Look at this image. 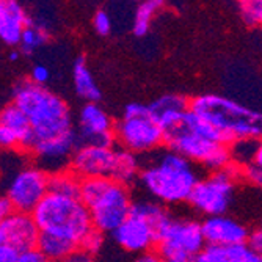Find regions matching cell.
<instances>
[{
  "label": "cell",
  "instance_id": "obj_9",
  "mask_svg": "<svg viewBox=\"0 0 262 262\" xmlns=\"http://www.w3.org/2000/svg\"><path fill=\"white\" fill-rule=\"evenodd\" d=\"M241 174L242 170L239 166L231 165L223 171L209 173L200 178L192 195H190L188 204L206 219L225 215L234 196L237 178Z\"/></svg>",
  "mask_w": 262,
  "mask_h": 262
},
{
  "label": "cell",
  "instance_id": "obj_10",
  "mask_svg": "<svg viewBox=\"0 0 262 262\" xmlns=\"http://www.w3.org/2000/svg\"><path fill=\"white\" fill-rule=\"evenodd\" d=\"M47 193H49V174L38 166H29L13 178L7 198L16 212L32 213Z\"/></svg>",
  "mask_w": 262,
  "mask_h": 262
},
{
  "label": "cell",
  "instance_id": "obj_23",
  "mask_svg": "<svg viewBox=\"0 0 262 262\" xmlns=\"http://www.w3.org/2000/svg\"><path fill=\"white\" fill-rule=\"evenodd\" d=\"M36 248L51 262H63L68 256H71L79 248V245L68 239H61V237L52 234L41 232Z\"/></svg>",
  "mask_w": 262,
  "mask_h": 262
},
{
  "label": "cell",
  "instance_id": "obj_16",
  "mask_svg": "<svg viewBox=\"0 0 262 262\" xmlns=\"http://www.w3.org/2000/svg\"><path fill=\"white\" fill-rule=\"evenodd\" d=\"M0 229L4 232L5 242L19 253L36 248L41 234L32 213H24L16 210L0 225Z\"/></svg>",
  "mask_w": 262,
  "mask_h": 262
},
{
  "label": "cell",
  "instance_id": "obj_29",
  "mask_svg": "<svg viewBox=\"0 0 262 262\" xmlns=\"http://www.w3.org/2000/svg\"><path fill=\"white\" fill-rule=\"evenodd\" d=\"M239 13L247 26L262 27V0H242L239 2Z\"/></svg>",
  "mask_w": 262,
  "mask_h": 262
},
{
  "label": "cell",
  "instance_id": "obj_24",
  "mask_svg": "<svg viewBox=\"0 0 262 262\" xmlns=\"http://www.w3.org/2000/svg\"><path fill=\"white\" fill-rule=\"evenodd\" d=\"M132 215H137L143 220L149 222L154 228H159L171 217L170 210L166 209V206L154 201V200H138L134 201L132 204V210H130Z\"/></svg>",
  "mask_w": 262,
  "mask_h": 262
},
{
  "label": "cell",
  "instance_id": "obj_38",
  "mask_svg": "<svg viewBox=\"0 0 262 262\" xmlns=\"http://www.w3.org/2000/svg\"><path fill=\"white\" fill-rule=\"evenodd\" d=\"M13 212H14V209H13V204L10 203V200L7 196H0V225H2Z\"/></svg>",
  "mask_w": 262,
  "mask_h": 262
},
{
  "label": "cell",
  "instance_id": "obj_15",
  "mask_svg": "<svg viewBox=\"0 0 262 262\" xmlns=\"http://www.w3.org/2000/svg\"><path fill=\"white\" fill-rule=\"evenodd\" d=\"M203 234L207 245L215 247H235L247 245L250 239L248 228L232 217L215 215L207 217L203 222Z\"/></svg>",
  "mask_w": 262,
  "mask_h": 262
},
{
  "label": "cell",
  "instance_id": "obj_31",
  "mask_svg": "<svg viewBox=\"0 0 262 262\" xmlns=\"http://www.w3.org/2000/svg\"><path fill=\"white\" fill-rule=\"evenodd\" d=\"M93 27L96 30V33L101 36L110 35V32L113 29V22H112L110 14L105 10H98L93 16Z\"/></svg>",
  "mask_w": 262,
  "mask_h": 262
},
{
  "label": "cell",
  "instance_id": "obj_13",
  "mask_svg": "<svg viewBox=\"0 0 262 262\" xmlns=\"http://www.w3.org/2000/svg\"><path fill=\"white\" fill-rule=\"evenodd\" d=\"M116 160V148L79 146L71 160L69 170L80 179L110 178Z\"/></svg>",
  "mask_w": 262,
  "mask_h": 262
},
{
  "label": "cell",
  "instance_id": "obj_44",
  "mask_svg": "<svg viewBox=\"0 0 262 262\" xmlns=\"http://www.w3.org/2000/svg\"><path fill=\"white\" fill-rule=\"evenodd\" d=\"M257 262H262V256H259V260Z\"/></svg>",
  "mask_w": 262,
  "mask_h": 262
},
{
  "label": "cell",
  "instance_id": "obj_33",
  "mask_svg": "<svg viewBox=\"0 0 262 262\" xmlns=\"http://www.w3.org/2000/svg\"><path fill=\"white\" fill-rule=\"evenodd\" d=\"M49 79H51V73H49V69H47L46 66H42V64L33 66L32 74H30V80H32L33 83L44 86V83L49 82Z\"/></svg>",
  "mask_w": 262,
  "mask_h": 262
},
{
  "label": "cell",
  "instance_id": "obj_30",
  "mask_svg": "<svg viewBox=\"0 0 262 262\" xmlns=\"http://www.w3.org/2000/svg\"><path fill=\"white\" fill-rule=\"evenodd\" d=\"M104 239H105V235L104 232L98 231V229H91L85 237H83V241L79 244V248L86 251L88 254L94 256L96 253L101 251V248L104 247Z\"/></svg>",
  "mask_w": 262,
  "mask_h": 262
},
{
  "label": "cell",
  "instance_id": "obj_3",
  "mask_svg": "<svg viewBox=\"0 0 262 262\" xmlns=\"http://www.w3.org/2000/svg\"><path fill=\"white\" fill-rule=\"evenodd\" d=\"M13 102L27 115L36 143L74 130L69 105L49 88L24 80L14 88Z\"/></svg>",
  "mask_w": 262,
  "mask_h": 262
},
{
  "label": "cell",
  "instance_id": "obj_17",
  "mask_svg": "<svg viewBox=\"0 0 262 262\" xmlns=\"http://www.w3.org/2000/svg\"><path fill=\"white\" fill-rule=\"evenodd\" d=\"M148 108L160 129L168 134L184 124V120L190 110V99L182 94H163L152 101Z\"/></svg>",
  "mask_w": 262,
  "mask_h": 262
},
{
  "label": "cell",
  "instance_id": "obj_36",
  "mask_svg": "<svg viewBox=\"0 0 262 262\" xmlns=\"http://www.w3.org/2000/svg\"><path fill=\"white\" fill-rule=\"evenodd\" d=\"M248 245L257 256H262V226H259L250 232Z\"/></svg>",
  "mask_w": 262,
  "mask_h": 262
},
{
  "label": "cell",
  "instance_id": "obj_26",
  "mask_svg": "<svg viewBox=\"0 0 262 262\" xmlns=\"http://www.w3.org/2000/svg\"><path fill=\"white\" fill-rule=\"evenodd\" d=\"M80 184L82 179L71 170H64L49 176V193L80 198Z\"/></svg>",
  "mask_w": 262,
  "mask_h": 262
},
{
  "label": "cell",
  "instance_id": "obj_43",
  "mask_svg": "<svg viewBox=\"0 0 262 262\" xmlns=\"http://www.w3.org/2000/svg\"><path fill=\"white\" fill-rule=\"evenodd\" d=\"M179 262H195V260H179Z\"/></svg>",
  "mask_w": 262,
  "mask_h": 262
},
{
  "label": "cell",
  "instance_id": "obj_42",
  "mask_svg": "<svg viewBox=\"0 0 262 262\" xmlns=\"http://www.w3.org/2000/svg\"><path fill=\"white\" fill-rule=\"evenodd\" d=\"M10 58H11L13 61H16V60L19 58V52H17V51H11V54H10Z\"/></svg>",
  "mask_w": 262,
  "mask_h": 262
},
{
  "label": "cell",
  "instance_id": "obj_25",
  "mask_svg": "<svg viewBox=\"0 0 262 262\" xmlns=\"http://www.w3.org/2000/svg\"><path fill=\"white\" fill-rule=\"evenodd\" d=\"M163 5L165 4L160 2V0H146V2H141L137 7L132 20V32L137 38H143L148 35L154 17L163 8Z\"/></svg>",
  "mask_w": 262,
  "mask_h": 262
},
{
  "label": "cell",
  "instance_id": "obj_40",
  "mask_svg": "<svg viewBox=\"0 0 262 262\" xmlns=\"http://www.w3.org/2000/svg\"><path fill=\"white\" fill-rule=\"evenodd\" d=\"M134 262H163V260H162V257L156 251H149V253L138 254Z\"/></svg>",
  "mask_w": 262,
  "mask_h": 262
},
{
  "label": "cell",
  "instance_id": "obj_28",
  "mask_svg": "<svg viewBox=\"0 0 262 262\" xmlns=\"http://www.w3.org/2000/svg\"><path fill=\"white\" fill-rule=\"evenodd\" d=\"M257 140L245 138V140H237L229 145L232 165L239 166L241 170L247 168V166L254 163V154H256Z\"/></svg>",
  "mask_w": 262,
  "mask_h": 262
},
{
  "label": "cell",
  "instance_id": "obj_19",
  "mask_svg": "<svg viewBox=\"0 0 262 262\" xmlns=\"http://www.w3.org/2000/svg\"><path fill=\"white\" fill-rule=\"evenodd\" d=\"M0 124L10 127L16 134V137L19 138V148L32 152L35 143H36L35 134L32 130L27 115L24 113L14 102L7 105L2 112H0Z\"/></svg>",
  "mask_w": 262,
  "mask_h": 262
},
{
  "label": "cell",
  "instance_id": "obj_22",
  "mask_svg": "<svg viewBox=\"0 0 262 262\" xmlns=\"http://www.w3.org/2000/svg\"><path fill=\"white\" fill-rule=\"evenodd\" d=\"M141 166L143 163L140 160V156L123 148H116V160L113 166L112 179L129 187L140 179Z\"/></svg>",
  "mask_w": 262,
  "mask_h": 262
},
{
  "label": "cell",
  "instance_id": "obj_14",
  "mask_svg": "<svg viewBox=\"0 0 262 262\" xmlns=\"http://www.w3.org/2000/svg\"><path fill=\"white\" fill-rule=\"evenodd\" d=\"M112 235L121 248L137 256L152 251L157 244V228L132 213Z\"/></svg>",
  "mask_w": 262,
  "mask_h": 262
},
{
  "label": "cell",
  "instance_id": "obj_1",
  "mask_svg": "<svg viewBox=\"0 0 262 262\" xmlns=\"http://www.w3.org/2000/svg\"><path fill=\"white\" fill-rule=\"evenodd\" d=\"M148 156L138 181L151 200L163 206L188 203L201 178L196 165L168 148H160Z\"/></svg>",
  "mask_w": 262,
  "mask_h": 262
},
{
  "label": "cell",
  "instance_id": "obj_11",
  "mask_svg": "<svg viewBox=\"0 0 262 262\" xmlns=\"http://www.w3.org/2000/svg\"><path fill=\"white\" fill-rule=\"evenodd\" d=\"M79 146L115 148V123L99 102H86L79 113Z\"/></svg>",
  "mask_w": 262,
  "mask_h": 262
},
{
  "label": "cell",
  "instance_id": "obj_20",
  "mask_svg": "<svg viewBox=\"0 0 262 262\" xmlns=\"http://www.w3.org/2000/svg\"><path fill=\"white\" fill-rule=\"evenodd\" d=\"M259 256L250 248V245L235 247H215L206 245V248L196 256L195 262H257Z\"/></svg>",
  "mask_w": 262,
  "mask_h": 262
},
{
  "label": "cell",
  "instance_id": "obj_7",
  "mask_svg": "<svg viewBox=\"0 0 262 262\" xmlns=\"http://www.w3.org/2000/svg\"><path fill=\"white\" fill-rule=\"evenodd\" d=\"M206 245L200 220L171 215L157 231L156 253L163 262L195 260Z\"/></svg>",
  "mask_w": 262,
  "mask_h": 262
},
{
  "label": "cell",
  "instance_id": "obj_35",
  "mask_svg": "<svg viewBox=\"0 0 262 262\" xmlns=\"http://www.w3.org/2000/svg\"><path fill=\"white\" fill-rule=\"evenodd\" d=\"M244 176L247 181H250L256 187H262V168L256 165H250L244 170Z\"/></svg>",
  "mask_w": 262,
  "mask_h": 262
},
{
  "label": "cell",
  "instance_id": "obj_39",
  "mask_svg": "<svg viewBox=\"0 0 262 262\" xmlns=\"http://www.w3.org/2000/svg\"><path fill=\"white\" fill-rule=\"evenodd\" d=\"M63 262H94V256H91L86 251L77 248L73 254L68 256Z\"/></svg>",
  "mask_w": 262,
  "mask_h": 262
},
{
  "label": "cell",
  "instance_id": "obj_4",
  "mask_svg": "<svg viewBox=\"0 0 262 262\" xmlns=\"http://www.w3.org/2000/svg\"><path fill=\"white\" fill-rule=\"evenodd\" d=\"M80 200L88 207L94 229L113 234L130 215L132 195L127 185L110 178L82 179Z\"/></svg>",
  "mask_w": 262,
  "mask_h": 262
},
{
  "label": "cell",
  "instance_id": "obj_5",
  "mask_svg": "<svg viewBox=\"0 0 262 262\" xmlns=\"http://www.w3.org/2000/svg\"><path fill=\"white\" fill-rule=\"evenodd\" d=\"M32 217L41 232L68 239L77 245L94 228L90 210L80 198L55 193H47L32 212Z\"/></svg>",
  "mask_w": 262,
  "mask_h": 262
},
{
  "label": "cell",
  "instance_id": "obj_8",
  "mask_svg": "<svg viewBox=\"0 0 262 262\" xmlns=\"http://www.w3.org/2000/svg\"><path fill=\"white\" fill-rule=\"evenodd\" d=\"M165 146L181 154L193 165H200L209 173L223 171L232 165L228 145L204 138L184 127L165 134Z\"/></svg>",
  "mask_w": 262,
  "mask_h": 262
},
{
  "label": "cell",
  "instance_id": "obj_12",
  "mask_svg": "<svg viewBox=\"0 0 262 262\" xmlns=\"http://www.w3.org/2000/svg\"><path fill=\"white\" fill-rule=\"evenodd\" d=\"M77 148V132L71 130L51 140L38 141L33 146L32 152L41 163L42 170L51 176L69 170L71 160H73V156Z\"/></svg>",
  "mask_w": 262,
  "mask_h": 262
},
{
  "label": "cell",
  "instance_id": "obj_21",
  "mask_svg": "<svg viewBox=\"0 0 262 262\" xmlns=\"http://www.w3.org/2000/svg\"><path fill=\"white\" fill-rule=\"evenodd\" d=\"M73 80H74V90L77 96L86 102H99L101 101V88L94 80L91 71L86 64V60L83 57H79L73 66Z\"/></svg>",
  "mask_w": 262,
  "mask_h": 262
},
{
  "label": "cell",
  "instance_id": "obj_37",
  "mask_svg": "<svg viewBox=\"0 0 262 262\" xmlns=\"http://www.w3.org/2000/svg\"><path fill=\"white\" fill-rule=\"evenodd\" d=\"M19 251L10 247L8 244L0 245V262H16L19 257Z\"/></svg>",
  "mask_w": 262,
  "mask_h": 262
},
{
  "label": "cell",
  "instance_id": "obj_18",
  "mask_svg": "<svg viewBox=\"0 0 262 262\" xmlns=\"http://www.w3.org/2000/svg\"><path fill=\"white\" fill-rule=\"evenodd\" d=\"M30 16L16 0H0V39L14 46L20 42Z\"/></svg>",
  "mask_w": 262,
  "mask_h": 262
},
{
  "label": "cell",
  "instance_id": "obj_6",
  "mask_svg": "<svg viewBox=\"0 0 262 262\" xmlns=\"http://www.w3.org/2000/svg\"><path fill=\"white\" fill-rule=\"evenodd\" d=\"M115 140L118 148L137 156H148L165 145V132L154 121L148 105L130 102L115 123Z\"/></svg>",
  "mask_w": 262,
  "mask_h": 262
},
{
  "label": "cell",
  "instance_id": "obj_2",
  "mask_svg": "<svg viewBox=\"0 0 262 262\" xmlns=\"http://www.w3.org/2000/svg\"><path fill=\"white\" fill-rule=\"evenodd\" d=\"M190 112L215 127L225 145L237 140L262 138V112H256L223 94L204 93L190 99Z\"/></svg>",
  "mask_w": 262,
  "mask_h": 262
},
{
  "label": "cell",
  "instance_id": "obj_32",
  "mask_svg": "<svg viewBox=\"0 0 262 262\" xmlns=\"http://www.w3.org/2000/svg\"><path fill=\"white\" fill-rule=\"evenodd\" d=\"M16 146H19V138L16 137V134L10 127L0 124V148L13 149Z\"/></svg>",
  "mask_w": 262,
  "mask_h": 262
},
{
  "label": "cell",
  "instance_id": "obj_41",
  "mask_svg": "<svg viewBox=\"0 0 262 262\" xmlns=\"http://www.w3.org/2000/svg\"><path fill=\"white\" fill-rule=\"evenodd\" d=\"M259 168H262V138L257 140V146H256V154H254V163Z\"/></svg>",
  "mask_w": 262,
  "mask_h": 262
},
{
  "label": "cell",
  "instance_id": "obj_27",
  "mask_svg": "<svg viewBox=\"0 0 262 262\" xmlns=\"http://www.w3.org/2000/svg\"><path fill=\"white\" fill-rule=\"evenodd\" d=\"M47 39H49V32H47L42 26H39V24H36L30 17L29 19V26L26 27V30H24L20 42H19L20 44V51H22V54L30 55L36 49H39L42 44H46Z\"/></svg>",
  "mask_w": 262,
  "mask_h": 262
},
{
  "label": "cell",
  "instance_id": "obj_34",
  "mask_svg": "<svg viewBox=\"0 0 262 262\" xmlns=\"http://www.w3.org/2000/svg\"><path fill=\"white\" fill-rule=\"evenodd\" d=\"M16 262H51V260L47 259L38 248H33V250L20 253Z\"/></svg>",
  "mask_w": 262,
  "mask_h": 262
}]
</instances>
